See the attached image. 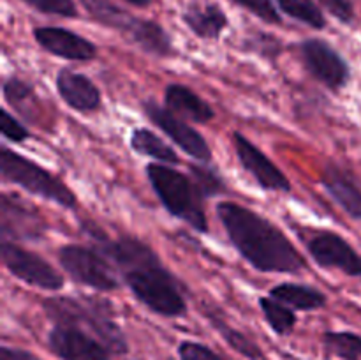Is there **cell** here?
<instances>
[{
  "instance_id": "7",
  "label": "cell",
  "mask_w": 361,
  "mask_h": 360,
  "mask_svg": "<svg viewBox=\"0 0 361 360\" xmlns=\"http://www.w3.org/2000/svg\"><path fill=\"white\" fill-rule=\"evenodd\" d=\"M0 256L7 272L23 281L25 284L46 292H60L66 286V279L53 265H49L39 254L23 249L11 240H2Z\"/></svg>"
},
{
  "instance_id": "34",
  "label": "cell",
  "mask_w": 361,
  "mask_h": 360,
  "mask_svg": "<svg viewBox=\"0 0 361 360\" xmlns=\"http://www.w3.org/2000/svg\"><path fill=\"white\" fill-rule=\"evenodd\" d=\"M321 6L341 23L351 25L355 21V6L353 0H319Z\"/></svg>"
},
{
  "instance_id": "14",
  "label": "cell",
  "mask_w": 361,
  "mask_h": 360,
  "mask_svg": "<svg viewBox=\"0 0 361 360\" xmlns=\"http://www.w3.org/2000/svg\"><path fill=\"white\" fill-rule=\"evenodd\" d=\"M34 39L44 52L71 60V62H88L97 56V48L83 35L63 27H37Z\"/></svg>"
},
{
  "instance_id": "4",
  "label": "cell",
  "mask_w": 361,
  "mask_h": 360,
  "mask_svg": "<svg viewBox=\"0 0 361 360\" xmlns=\"http://www.w3.org/2000/svg\"><path fill=\"white\" fill-rule=\"evenodd\" d=\"M152 189L166 210L173 217L187 222L197 233H208V219L204 214L201 193L196 184L185 173L178 172L173 166L150 162L145 168Z\"/></svg>"
},
{
  "instance_id": "13",
  "label": "cell",
  "mask_w": 361,
  "mask_h": 360,
  "mask_svg": "<svg viewBox=\"0 0 361 360\" xmlns=\"http://www.w3.org/2000/svg\"><path fill=\"white\" fill-rule=\"evenodd\" d=\"M48 346L60 360H111V352L76 325H55L48 334Z\"/></svg>"
},
{
  "instance_id": "8",
  "label": "cell",
  "mask_w": 361,
  "mask_h": 360,
  "mask_svg": "<svg viewBox=\"0 0 361 360\" xmlns=\"http://www.w3.org/2000/svg\"><path fill=\"white\" fill-rule=\"evenodd\" d=\"M300 56L310 76L330 90H342L351 80V67L338 49L319 37L300 42Z\"/></svg>"
},
{
  "instance_id": "22",
  "label": "cell",
  "mask_w": 361,
  "mask_h": 360,
  "mask_svg": "<svg viewBox=\"0 0 361 360\" xmlns=\"http://www.w3.org/2000/svg\"><path fill=\"white\" fill-rule=\"evenodd\" d=\"M81 4L95 21H99L104 27L123 32L126 35L129 34L130 28L137 20L136 16L127 13L123 7H120L113 0H81Z\"/></svg>"
},
{
  "instance_id": "16",
  "label": "cell",
  "mask_w": 361,
  "mask_h": 360,
  "mask_svg": "<svg viewBox=\"0 0 361 360\" xmlns=\"http://www.w3.org/2000/svg\"><path fill=\"white\" fill-rule=\"evenodd\" d=\"M56 90L69 108L78 113H94L101 108V90L85 74L63 67L56 73Z\"/></svg>"
},
{
  "instance_id": "3",
  "label": "cell",
  "mask_w": 361,
  "mask_h": 360,
  "mask_svg": "<svg viewBox=\"0 0 361 360\" xmlns=\"http://www.w3.org/2000/svg\"><path fill=\"white\" fill-rule=\"evenodd\" d=\"M42 309L55 325H76L97 337L113 355L129 352L126 334L115 320L113 304L101 296H49Z\"/></svg>"
},
{
  "instance_id": "15",
  "label": "cell",
  "mask_w": 361,
  "mask_h": 360,
  "mask_svg": "<svg viewBox=\"0 0 361 360\" xmlns=\"http://www.w3.org/2000/svg\"><path fill=\"white\" fill-rule=\"evenodd\" d=\"M321 186L349 217L361 221V186L349 169L328 162L321 172Z\"/></svg>"
},
{
  "instance_id": "19",
  "label": "cell",
  "mask_w": 361,
  "mask_h": 360,
  "mask_svg": "<svg viewBox=\"0 0 361 360\" xmlns=\"http://www.w3.org/2000/svg\"><path fill=\"white\" fill-rule=\"evenodd\" d=\"M127 35L137 48H141L148 55L159 56V59H168V56L175 55L171 37L157 21L137 18Z\"/></svg>"
},
{
  "instance_id": "25",
  "label": "cell",
  "mask_w": 361,
  "mask_h": 360,
  "mask_svg": "<svg viewBox=\"0 0 361 360\" xmlns=\"http://www.w3.org/2000/svg\"><path fill=\"white\" fill-rule=\"evenodd\" d=\"M259 307L263 311V316L271 330L277 335H289L296 327V314L286 304L279 302L274 296H263L259 299Z\"/></svg>"
},
{
  "instance_id": "18",
  "label": "cell",
  "mask_w": 361,
  "mask_h": 360,
  "mask_svg": "<svg viewBox=\"0 0 361 360\" xmlns=\"http://www.w3.org/2000/svg\"><path fill=\"white\" fill-rule=\"evenodd\" d=\"M164 106L196 124H208L215 116L214 108L201 95L182 83H169L166 87Z\"/></svg>"
},
{
  "instance_id": "17",
  "label": "cell",
  "mask_w": 361,
  "mask_h": 360,
  "mask_svg": "<svg viewBox=\"0 0 361 360\" xmlns=\"http://www.w3.org/2000/svg\"><path fill=\"white\" fill-rule=\"evenodd\" d=\"M182 20L194 35L204 41L219 39L229 25L222 7L210 0H192L183 11Z\"/></svg>"
},
{
  "instance_id": "27",
  "label": "cell",
  "mask_w": 361,
  "mask_h": 360,
  "mask_svg": "<svg viewBox=\"0 0 361 360\" xmlns=\"http://www.w3.org/2000/svg\"><path fill=\"white\" fill-rule=\"evenodd\" d=\"M189 175L190 179L194 180L197 191H200L203 198L224 194L226 182L221 176V173H219L214 166L201 164V161L192 162V164L189 166Z\"/></svg>"
},
{
  "instance_id": "35",
  "label": "cell",
  "mask_w": 361,
  "mask_h": 360,
  "mask_svg": "<svg viewBox=\"0 0 361 360\" xmlns=\"http://www.w3.org/2000/svg\"><path fill=\"white\" fill-rule=\"evenodd\" d=\"M0 360H41L34 353L21 348H11V346H2L0 348Z\"/></svg>"
},
{
  "instance_id": "10",
  "label": "cell",
  "mask_w": 361,
  "mask_h": 360,
  "mask_svg": "<svg viewBox=\"0 0 361 360\" xmlns=\"http://www.w3.org/2000/svg\"><path fill=\"white\" fill-rule=\"evenodd\" d=\"M48 224L34 205L20 196L4 193L0 198V233L2 240L35 242L44 236Z\"/></svg>"
},
{
  "instance_id": "23",
  "label": "cell",
  "mask_w": 361,
  "mask_h": 360,
  "mask_svg": "<svg viewBox=\"0 0 361 360\" xmlns=\"http://www.w3.org/2000/svg\"><path fill=\"white\" fill-rule=\"evenodd\" d=\"M204 313H207V318L210 320V323L214 325L215 330L222 335V339H224L236 353H240V355H243L249 360H268L256 342L250 341L243 332L233 328L231 325H229L228 321L222 320V316H219L210 306L204 307Z\"/></svg>"
},
{
  "instance_id": "21",
  "label": "cell",
  "mask_w": 361,
  "mask_h": 360,
  "mask_svg": "<svg viewBox=\"0 0 361 360\" xmlns=\"http://www.w3.org/2000/svg\"><path fill=\"white\" fill-rule=\"evenodd\" d=\"M130 148L136 154L147 155V157L164 162L168 166L178 164L180 162L178 154L173 150V147H169L154 131L145 129V127H137V129L133 131V134H130Z\"/></svg>"
},
{
  "instance_id": "28",
  "label": "cell",
  "mask_w": 361,
  "mask_h": 360,
  "mask_svg": "<svg viewBox=\"0 0 361 360\" xmlns=\"http://www.w3.org/2000/svg\"><path fill=\"white\" fill-rule=\"evenodd\" d=\"M2 94L6 102H9L13 108H16L18 112L23 113L25 116H28L27 113V104L34 99V88L28 81L21 80L18 76H9L4 80L2 83Z\"/></svg>"
},
{
  "instance_id": "36",
  "label": "cell",
  "mask_w": 361,
  "mask_h": 360,
  "mask_svg": "<svg viewBox=\"0 0 361 360\" xmlns=\"http://www.w3.org/2000/svg\"><path fill=\"white\" fill-rule=\"evenodd\" d=\"M129 2L130 6H136V7H148L152 4V0H126Z\"/></svg>"
},
{
  "instance_id": "5",
  "label": "cell",
  "mask_w": 361,
  "mask_h": 360,
  "mask_svg": "<svg viewBox=\"0 0 361 360\" xmlns=\"http://www.w3.org/2000/svg\"><path fill=\"white\" fill-rule=\"evenodd\" d=\"M0 175L6 182L21 187L34 196L60 205L63 208H76V194L53 173L39 166L32 159L23 157L9 147H0Z\"/></svg>"
},
{
  "instance_id": "2",
  "label": "cell",
  "mask_w": 361,
  "mask_h": 360,
  "mask_svg": "<svg viewBox=\"0 0 361 360\" xmlns=\"http://www.w3.org/2000/svg\"><path fill=\"white\" fill-rule=\"evenodd\" d=\"M217 217L228 233L229 242L256 270L298 274L307 268L305 258L286 233L257 212L235 201H221L217 205Z\"/></svg>"
},
{
  "instance_id": "31",
  "label": "cell",
  "mask_w": 361,
  "mask_h": 360,
  "mask_svg": "<svg viewBox=\"0 0 361 360\" xmlns=\"http://www.w3.org/2000/svg\"><path fill=\"white\" fill-rule=\"evenodd\" d=\"M21 2L34 7L39 13L62 18H78V7L74 0H21Z\"/></svg>"
},
{
  "instance_id": "9",
  "label": "cell",
  "mask_w": 361,
  "mask_h": 360,
  "mask_svg": "<svg viewBox=\"0 0 361 360\" xmlns=\"http://www.w3.org/2000/svg\"><path fill=\"white\" fill-rule=\"evenodd\" d=\"M141 108H143L147 119L152 124H155L166 136L171 138L173 143L178 145L187 155L201 162L212 161V150L203 134L197 133L192 126H189L185 120L180 119L176 113H173L166 106H161L154 99H145L141 102Z\"/></svg>"
},
{
  "instance_id": "20",
  "label": "cell",
  "mask_w": 361,
  "mask_h": 360,
  "mask_svg": "<svg viewBox=\"0 0 361 360\" xmlns=\"http://www.w3.org/2000/svg\"><path fill=\"white\" fill-rule=\"evenodd\" d=\"M270 296L295 311H319L328 304L326 295L321 289L298 282H281L270 289Z\"/></svg>"
},
{
  "instance_id": "12",
  "label": "cell",
  "mask_w": 361,
  "mask_h": 360,
  "mask_svg": "<svg viewBox=\"0 0 361 360\" xmlns=\"http://www.w3.org/2000/svg\"><path fill=\"white\" fill-rule=\"evenodd\" d=\"M233 145H235L236 159L242 168L256 180L257 186L264 191H279V193H289L291 182L286 173L252 143L249 138L240 131L233 133Z\"/></svg>"
},
{
  "instance_id": "24",
  "label": "cell",
  "mask_w": 361,
  "mask_h": 360,
  "mask_svg": "<svg viewBox=\"0 0 361 360\" xmlns=\"http://www.w3.org/2000/svg\"><path fill=\"white\" fill-rule=\"evenodd\" d=\"M324 355L335 360H361V335L355 332H324Z\"/></svg>"
},
{
  "instance_id": "11",
  "label": "cell",
  "mask_w": 361,
  "mask_h": 360,
  "mask_svg": "<svg viewBox=\"0 0 361 360\" xmlns=\"http://www.w3.org/2000/svg\"><path fill=\"white\" fill-rule=\"evenodd\" d=\"M305 240L310 258L323 268L341 270L349 277H361V254L335 232H316Z\"/></svg>"
},
{
  "instance_id": "32",
  "label": "cell",
  "mask_w": 361,
  "mask_h": 360,
  "mask_svg": "<svg viewBox=\"0 0 361 360\" xmlns=\"http://www.w3.org/2000/svg\"><path fill=\"white\" fill-rule=\"evenodd\" d=\"M0 131H2V136L11 143H23L30 138V131L23 124L18 122L7 109H2L0 113Z\"/></svg>"
},
{
  "instance_id": "26",
  "label": "cell",
  "mask_w": 361,
  "mask_h": 360,
  "mask_svg": "<svg viewBox=\"0 0 361 360\" xmlns=\"http://www.w3.org/2000/svg\"><path fill=\"white\" fill-rule=\"evenodd\" d=\"M279 9L289 18L316 30L326 28V18L314 0H277Z\"/></svg>"
},
{
  "instance_id": "33",
  "label": "cell",
  "mask_w": 361,
  "mask_h": 360,
  "mask_svg": "<svg viewBox=\"0 0 361 360\" xmlns=\"http://www.w3.org/2000/svg\"><path fill=\"white\" fill-rule=\"evenodd\" d=\"M180 360H224L219 353L196 341H182L178 344Z\"/></svg>"
},
{
  "instance_id": "1",
  "label": "cell",
  "mask_w": 361,
  "mask_h": 360,
  "mask_svg": "<svg viewBox=\"0 0 361 360\" xmlns=\"http://www.w3.org/2000/svg\"><path fill=\"white\" fill-rule=\"evenodd\" d=\"M97 247L115 265L134 299L148 311L164 318L187 313V300L178 279L162 265L150 246L136 236L102 240Z\"/></svg>"
},
{
  "instance_id": "30",
  "label": "cell",
  "mask_w": 361,
  "mask_h": 360,
  "mask_svg": "<svg viewBox=\"0 0 361 360\" xmlns=\"http://www.w3.org/2000/svg\"><path fill=\"white\" fill-rule=\"evenodd\" d=\"M233 2L235 6L243 7L247 9L249 13H252L254 16H257L259 20H263L264 23H270V25H281L282 23V18L279 14L277 7L271 0H229Z\"/></svg>"
},
{
  "instance_id": "29",
  "label": "cell",
  "mask_w": 361,
  "mask_h": 360,
  "mask_svg": "<svg viewBox=\"0 0 361 360\" xmlns=\"http://www.w3.org/2000/svg\"><path fill=\"white\" fill-rule=\"evenodd\" d=\"M242 48L245 49V52L256 53V55L263 56V59L275 60L277 56L282 55L284 44H282L281 39L275 37V35L257 30L254 32V34H250L249 37L243 39Z\"/></svg>"
},
{
  "instance_id": "6",
  "label": "cell",
  "mask_w": 361,
  "mask_h": 360,
  "mask_svg": "<svg viewBox=\"0 0 361 360\" xmlns=\"http://www.w3.org/2000/svg\"><path fill=\"white\" fill-rule=\"evenodd\" d=\"M59 263L78 284L97 292H113L120 286L118 270L99 247L67 244L59 249Z\"/></svg>"
}]
</instances>
